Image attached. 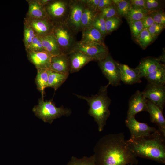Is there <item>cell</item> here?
Listing matches in <instances>:
<instances>
[{
    "label": "cell",
    "instance_id": "9",
    "mask_svg": "<svg viewBox=\"0 0 165 165\" xmlns=\"http://www.w3.org/2000/svg\"><path fill=\"white\" fill-rule=\"evenodd\" d=\"M125 124L130 134V139H135L146 136L156 131L157 129L147 124L138 121L135 116L127 118Z\"/></svg>",
    "mask_w": 165,
    "mask_h": 165
},
{
    "label": "cell",
    "instance_id": "20",
    "mask_svg": "<svg viewBox=\"0 0 165 165\" xmlns=\"http://www.w3.org/2000/svg\"><path fill=\"white\" fill-rule=\"evenodd\" d=\"M69 3L63 1H58L50 4L47 8L50 15L55 18H61L68 13Z\"/></svg>",
    "mask_w": 165,
    "mask_h": 165
},
{
    "label": "cell",
    "instance_id": "15",
    "mask_svg": "<svg viewBox=\"0 0 165 165\" xmlns=\"http://www.w3.org/2000/svg\"><path fill=\"white\" fill-rule=\"evenodd\" d=\"M51 71L69 75L70 62L68 54H61L52 56L50 69Z\"/></svg>",
    "mask_w": 165,
    "mask_h": 165
},
{
    "label": "cell",
    "instance_id": "11",
    "mask_svg": "<svg viewBox=\"0 0 165 165\" xmlns=\"http://www.w3.org/2000/svg\"><path fill=\"white\" fill-rule=\"evenodd\" d=\"M147 100L142 92L137 90L129 100L127 118L135 116L136 114L142 111L148 112Z\"/></svg>",
    "mask_w": 165,
    "mask_h": 165
},
{
    "label": "cell",
    "instance_id": "21",
    "mask_svg": "<svg viewBox=\"0 0 165 165\" xmlns=\"http://www.w3.org/2000/svg\"><path fill=\"white\" fill-rule=\"evenodd\" d=\"M81 42L104 44V35L97 29L91 26L82 30Z\"/></svg>",
    "mask_w": 165,
    "mask_h": 165
},
{
    "label": "cell",
    "instance_id": "31",
    "mask_svg": "<svg viewBox=\"0 0 165 165\" xmlns=\"http://www.w3.org/2000/svg\"><path fill=\"white\" fill-rule=\"evenodd\" d=\"M24 41L26 49L30 45L37 34L27 23L24 26Z\"/></svg>",
    "mask_w": 165,
    "mask_h": 165
},
{
    "label": "cell",
    "instance_id": "28",
    "mask_svg": "<svg viewBox=\"0 0 165 165\" xmlns=\"http://www.w3.org/2000/svg\"><path fill=\"white\" fill-rule=\"evenodd\" d=\"M148 29L144 28L136 38V41L143 48H145L153 40Z\"/></svg>",
    "mask_w": 165,
    "mask_h": 165
},
{
    "label": "cell",
    "instance_id": "35",
    "mask_svg": "<svg viewBox=\"0 0 165 165\" xmlns=\"http://www.w3.org/2000/svg\"><path fill=\"white\" fill-rule=\"evenodd\" d=\"M92 26L97 29L104 35L107 34L105 20L101 16H97Z\"/></svg>",
    "mask_w": 165,
    "mask_h": 165
},
{
    "label": "cell",
    "instance_id": "36",
    "mask_svg": "<svg viewBox=\"0 0 165 165\" xmlns=\"http://www.w3.org/2000/svg\"><path fill=\"white\" fill-rule=\"evenodd\" d=\"M119 18L114 16L105 20L107 33H110L116 29L120 24Z\"/></svg>",
    "mask_w": 165,
    "mask_h": 165
},
{
    "label": "cell",
    "instance_id": "39",
    "mask_svg": "<svg viewBox=\"0 0 165 165\" xmlns=\"http://www.w3.org/2000/svg\"><path fill=\"white\" fill-rule=\"evenodd\" d=\"M141 20L144 29H148L155 23L152 17L148 14L145 16Z\"/></svg>",
    "mask_w": 165,
    "mask_h": 165
},
{
    "label": "cell",
    "instance_id": "3",
    "mask_svg": "<svg viewBox=\"0 0 165 165\" xmlns=\"http://www.w3.org/2000/svg\"><path fill=\"white\" fill-rule=\"evenodd\" d=\"M109 85L108 83L101 86L97 94L90 97L75 94L78 98L87 101L89 106L88 114L94 118L99 132L103 131L110 115L109 107L111 100L108 95V88Z\"/></svg>",
    "mask_w": 165,
    "mask_h": 165
},
{
    "label": "cell",
    "instance_id": "41",
    "mask_svg": "<svg viewBox=\"0 0 165 165\" xmlns=\"http://www.w3.org/2000/svg\"><path fill=\"white\" fill-rule=\"evenodd\" d=\"M132 7L145 9V0H132L130 1Z\"/></svg>",
    "mask_w": 165,
    "mask_h": 165
},
{
    "label": "cell",
    "instance_id": "22",
    "mask_svg": "<svg viewBox=\"0 0 165 165\" xmlns=\"http://www.w3.org/2000/svg\"><path fill=\"white\" fill-rule=\"evenodd\" d=\"M28 15L31 19L48 18V14L44 5L38 1L30 2Z\"/></svg>",
    "mask_w": 165,
    "mask_h": 165
},
{
    "label": "cell",
    "instance_id": "30",
    "mask_svg": "<svg viewBox=\"0 0 165 165\" xmlns=\"http://www.w3.org/2000/svg\"><path fill=\"white\" fill-rule=\"evenodd\" d=\"M112 2L116 6L121 16H126L132 7L130 1L125 0H114Z\"/></svg>",
    "mask_w": 165,
    "mask_h": 165
},
{
    "label": "cell",
    "instance_id": "45",
    "mask_svg": "<svg viewBox=\"0 0 165 165\" xmlns=\"http://www.w3.org/2000/svg\"><path fill=\"white\" fill-rule=\"evenodd\" d=\"M50 1V0H42L40 1L39 2L43 5L48 3Z\"/></svg>",
    "mask_w": 165,
    "mask_h": 165
},
{
    "label": "cell",
    "instance_id": "7",
    "mask_svg": "<svg viewBox=\"0 0 165 165\" xmlns=\"http://www.w3.org/2000/svg\"><path fill=\"white\" fill-rule=\"evenodd\" d=\"M116 62L109 54L104 59L98 61L102 72L108 81L110 85L116 86L120 85V70Z\"/></svg>",
    "mask_w": 165,
    "mask_h": 165
},
{
    "label": "cell",
    "instance_id": "40",
    "mask_svg": "<svg viewBox=\"0 0 165 165\" xmlns=\"http://www.w3.org/2000/svg\"><path fill=\"white\" fill-rule=\"evenodd\" d=\"M85 6L97 12L99 0H88L83 1Z\"/></svg>",
    "mask_w": 165,
    "mask_h": 165
},
{
    "label": "cell",
    "instance_id": "5",
    "mask_svg": "<svg viewBox=\"0 0 165 165\" xmlns=\"http://www.w3.org/2000/svg\"><path fill=\"white\" fill-rule=\"evenodd\" d=\"M52 32L63 54H68L76 42L74 33L65 21L59 22L53 26Z\"/></svg>",
    "mask_w": 165,
    "mask_h": 165
},
{
    "label": "cell",
    "instance_id": "34",
    "mask_svg": "<svg viewBox=\"0 0 165 165\" xmlns=\"http://www.w3.org/2000/svg\"><path fill=\"white\" fill-rule=\"evenodd\" d=\"M128 21L131 33L136 38L144 29L142 20Z\"/></svg>",
    "mask_w": 165,
    "mask_h": 165
},
{
    "label": "cell",
    "instance_id": "25",
    "mask_svg": "<svg viewBox=\"0 0 165 165\" xmlns=\"http://www.w3.org/2000/svg\"><path fill=\"white\" fill-rule=\"evenodd\" d=\"M149 83L159 85L165 84V68L164 65L148 74L145 77Z\"/></svg>",
    "mask_w": 165,
    "mask_h": 165
},
{
    "label": "cell",
    "instance_id": "19",
    "mask_svg": "<svg viewBox=\"0 0 165 165\" xmlns=\"http://www.w3.org/2000/svg\"><path fill=\"white\" fill-rule=\"evenodd\" d=\"M163 65L159 58H148L142 61L137 68L142 77L145 78L148 74Z\"/></svg>",
    "mask_w": 165,
    "mask_h": 165
},
{
    "label": "cell",
    "instance_id": "2",
    "mask_svg": "<svg viewBox=\"0 0 165 165\" xmlns=\"http://www.w3.org/2000/svg\"><path fill=\"white\" fill-rule=\"evenodd\" d=\"M164 136L158 129L150 135L126 140L128 149L136 157L165 163Z\"/></svg>",
    "mask_w": 165,
    "mask_h": 165
},
{
    "label": "cell",
    "instance_id": "13",
    "mask_svg": "<svg viewBox=\"0 0 165 165\" xmlns=\"http://www.w3.org/2000/svg\"><path fill=\"white\" fill-rule=\"evenodd\" d=\"M29 61L36 68L49 69L52 56L45 51L40 52H28Z\"/></svg>",
    "mask_w": 165,
    "mask_h": 165
},
{
    "label": "cell",
    "instance_id": "23",
    "mask_svg": "<svg viewBox=\"0 0 165 165\" xmlns=\"http://www.w3.org/2000/svg\"><path fill=\"white\" fill-rule=\"evenodd\" d=\"M48 87L57 90L66 80L68 75L52 71L48 69Z\"/></svg>",
    "mask_w": 165,
    "mask_h": 165
},
{
    "label": "cell",
    "instance_id": "38",
    "mask_svg": "<svg viewBox=\"0 0 165 165\" xmlns=\"http://www.w3.org/2000/svg\"><path fill=\"white\" fill-rule=\"evenodd\" d=\"M164 26L154 23L151 25L148 28V30L154 39L158 36L160 33L161 32Z\"/></svg>",
    "mask_w": 165,
    "mask_h": 165
},
{
    "label": "cell",
    "instance_id": "29",
    "mask_svg": "<svg viewBox=\"0 0 165 165\" xmlns=\"http://www.w3.org/2000/svg\"><path fill=\"white\" fill-rule=\"evenodd\" d=\"M65 165H96L93 155L89 157L84 156L80 158L72 156Z\"/></svg>",
    "mask_w": 165,
    "mask_h": 165
},
{
    "label": "cell",
    "instance_id": "26",
    "mask_svg": "<svg viewBox=\"0 0 165 165\" xmlns=\"http://www.w3.org/2000/svg\"><path fill=\"white\" fill-rule=\"evenodd\" d=\"M97 16L96 11L85 6L81 19V30L92 26Z\"/></svg>",
    "mask_w": 165,
    "mask_h": 165
},
{
    "label": "cell",
    "instance_id": "14",
    "mask_svg": "<svg viewBox=\"0 0 165 165\" xmlns=\"http://www.w3.org/2000/svg\"><path fill=\"white\" fill-rule=\"evenodd\" d=\"M70 73H73L79 72L89 62L94 61L91 57L81 52L72 51L68 54Z\"/></svg>",
    "mask_w": 165,
    "mask_h": 165
},
{
    "label": "cell",
    "instance_id": "6",
    "mask_svg": "<svg viewBox=\"0 0 165 165\" xmlns=\"http://www.w3.org/2000/svg\"><path fill=\"white\" fill-rule=\"evenodd\" d=\"M72 51L81 52L91 57L94 61H98L104 59L109 54L108 50L105 44L80 41L76 42Z\"/></svg>",
    "mask_w": 165,
    "mask_h": 165
},
{
    "label": "cell",
    "instance_id": "33",
    "mask_svg": "<svg viewBox=\"0 0 165 165\" xmlns=\"http://www.w3.org/2000/svg\"><path fill=\"white\" fill-rule=\"evenodd\" d=\"M148 14L152 17L155 23L165 26V15L161 9L149 11Z\"/></svg>",
    "mask_w": 165,
    "mask_h": 165
},
{
    "label": "cell",
    "instance_id": "18",
    "mask_svg": "<svg viewBox=\"0 0 165 165\" xmlns=\"http://www.w3.org/2000/svg\"><path fill=\"white\" fill-rule=\"evenodd\" d=\"M38 35L42 36L52 31L53 26L48 19H31L27 23Z\"/></svg>",
    "mask_w": 165,
    "mask_h": 165
},
{
    "label": "cell",
    "instance_id": "1",
    "mask_svg": "<svg viewBox=\"0 0 165 165\" xmlns=\"http://www.w3.org/2000/svg\"><path fill=\"white\" fill-rule=\"evenodd\" d=\"M93 156L96 165H137L138 160L127 148L123 133L106 134L97 142Z\"/></svg>",
    "mask_w": 165,
    "mask_h": 165
},
{
    "label": "cell",
    "instance_id": "8",
    "mask_svg": "<svg viewBox=\"0 0 165 165\" xmlns=\"http://www.w3.org/2000/svg\"><path fill=\"white\" fill-rule=\"evenodd\" d=\"M85 7L83 0L72 1L69 3L68 14L65 21L75 33L81 30V19Z\"/></svg>",
    "mask_w": 165,
    "mask_h": 165
},
{
    "label": "cell",
    "instance_id": "32",
    "mask_svg": "<svg viewBox=\"0 0 165 165\" xmlns=\"http://www.w3.org/2000/svg\"><path fill=\"white\" fill-rule=\"evenodd\" d=\"M26 50L27 52L45 51L42 44L41 36L37 34L34 38L30 45L26 48Z\"/></svg>",
    "mask_w": 165,
    "mask_h": 165
},
{
    "label": "cell",
    "instance_id": "42",
    "mask_svg": "<svg viewBox=\"0 0 165 165\" xmlns=\"http://www.w3.org/2000/svg\"><path fill=\"white\" fill-rule=\"evenodd\" d=\"M112 1L110 0H99L97 11H101L102 9L112 5Z\"/></svg>",
    "mask_w": 165,
    "mask_h": 165
},
{
    "label": "cell",
    "instance_id": "4",
    "mask_svg": "<svg viewBox=\"0 0 165 165\" xmlns=\"http://www.w3.org/2000/svg\"><path fill=\"white\" fill-rule=\"evenodd\" d=\"M35 115L44 122L51 124L53 120L62 116H68L72 112L71 110L63 106L57 107L51 100L45 101L43 98L38 100V104L32 109Z\"/></svg>",
    "mask_w": 165,
    "mask_h": 165
},
{
    "label": "cell",
    "instance_id": "27",
    "mask_svg": "<svg viewBox=\"0 0 165 165\" xmlns=\"http://www.w3.org/2000/svg\"><path fill=\"white\" fill-rule=\"evenodd\" d=\"M145 9L131 7L126 16L128 21H138L142 20L149 13Z\"/></svg>",
    "mask_w": 165,
    "mask_h": 165
},
{
    "label": "cell",
    "instance_id": "37",
    "mask_svg": "<svg viewBox=\"0 0 165 165\" xmlns=\"http://www.w3.org/2000/svg\"><path fill=\"white\" fill-rule=\"evenodd\" d=\"M101 11L100 15L103 17L105 20L115 16L116 14V9L112 5L104 8Z\"/></svg>",
    "mask_w": 165,
    "mask_h": 165
},
{
    "label": "cell",
    "instance_id": "17",
    "mask_svg": "<svg viewBox=\"0 0 165 165\" xmlns=\"http://www.w3.org/2000/svg\"><path fill=\"white\" fill-rule=\"evenodd\" d=\"M41 37L42 44L45 51L52 56L63 54L52 31Z\"/></svg>",
    "mask_w": 165,
    "mask_h": 165
},
{
    "label": "cell",
    "instance_id": "16",
    "mask_svg": "<svg viewBox=\"0 0 165 165\" xmlns=\"http://www.w3.org/2000/svg\"><path fill=\"white\" fill-rule=\"evenodd\" d=\"M148 112L150 114V120L158 126V130L165 136V119L163 111L157 105L147 99Z\"/></svg>",
    "mask_w": 165,
    "mask_h": 165
},
{
    "label": "cell",
    "instance_id": "43",
    "mask_svg": "<svg viewBox=\"0 0 165 165\" xmlns=\"http://www.w3.org/2000/svg\"><path fill=\"white\" fill-rule=\"evenodd\" d=\"M152 4L153 10L158 9L160 5V2L156 0H150Z\"/></svg>",
    "mask_w": 165,
    "mask_h": 165
},
{
    "label": "cell",
    "instance_id": "10",
    "mask_svg": "<svg viewBox=\"0 0 165 165\" xmlns=\"http://www.w3.org/2000/svg\"><path fill=\"white\" fill-rule=\"evenodd\" d=\"M145 97L163 111L165 103V86L149 83L142 92Z\"/></svg>",
    "mask_w": 165,
    "mask_h": 165
},
{
    "label": "cell",
    "instance_id": "24",
    "mask_svg": "<svg viewBox=\"0 0 165 165\" xmlns=\"http://www.w3.org/2000/svg\"><path fill=\"white\" fill-rule=\"evenodd\" d=\"M36 69L37 74L35 79V82L37 89L41 93L42 97L43 98L44 90L48 86V69Z\"/></svg>",
    "mask_w": 165,
    "mask_h": 165
},
{
    "label": "cell",
    "instance_id": "44",
    "mask_svg": "<svg viewBox=\"0 0 165 165\" xmlns=\"http://www.w3.org/2000/svg\"><path fill=\"white\" fill-rule=\"evenodd\" d=\"M145 7L146 9L149 11L153 10L152 4L150 0H145Z\"/></svg>",
    "mask_w": 165,
    "mask_h": 165
},
{
    "label": "cell",
    "instance_id": "12",
    "mask_svg": "<svg viewBox=\"0 0 165 165\" xmlns=\"http://www.w3.org/2000/svg\"><path fill=\"white\" fill-rule=\"evenodd\" d=\"M117 64L120 71L121 81L123 83L132 84L141 82L142 77L137 68L133 69L125 64Z\"/></svg>",
    "mask_w": 165,
    "mask_h": 165
},
{
    "label": "cell",
    "instance_id": "46",
    "mask_svg": "<svg viewBox=\"0 0 165 165\" xmlns=\"http://www.w3.org/2000/svg\"><path fill=\"white\" fill-rule=\"evenodd\" d=\"M127 165H133L131 164H127Z\"/></svg>",
    "mask_w": 165,
    "mask_h": 165
}]
</instances>
